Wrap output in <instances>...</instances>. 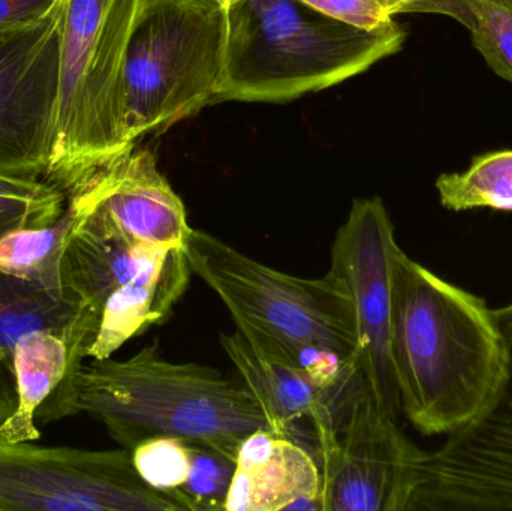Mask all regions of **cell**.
Segmentation results:
<instances>
[{
  "mask_svg": "<svg viewBox=\"0 0 512 511\" xmlns=\"http://www.w3.org/2000/svg\"><path fill=\"white\" fill-rule=\"evenodd\" d=\"M391 362L400 407L423 435L451 434L486 407L504 356L493 309L397 249Z\"/></svg>",
  "mask_w": 512,
  "mask_h": 511,
  "instance_id": "cell-1",
  "label": "cell"
},
{
  "mask_svg": "<svg viewBox=\"0 0 512 511\" xmlns=\"http://www.w3.org/2000/svg\"><path fill=\"white\" fill-rule=\"evenodd\" d=\"M192 270L183 248L164 249L105 303L87 357L104 360L123 344L170 317L188 290Z\"/></svg>",
  "mask_w": 512,
  "mask_h": 511,
  "instance_id": "cell-16",
  "label": "cell"
},
{
  "mask_svg": "<svg viewBox=\"0 0 512 511\" xmlns=\"http://www.w3.org/2000/svg\"><path fill=\"white\" fill-rule=\"evenodd\" d=\"M224 74L216 101L282 102L328 89L402 50L396 21L366 29L303 0L227 6Z\"/></svg>",
  "mask_w": 512,
  "mask_h": 511,
  "instance_id": "cell-4",
  "label": "cell"
},
{
  "mask_svg": "<svg viewBox=\"0 0 512 511\" xmlns=\"http://www.w3.org/2000/svg\"><path fill=\"white\" fill-rule=\"evenodd\" d=\"M66 5L62 0L36 23L0 30V176L47 177Z\"/></svg>",
  "mask_w": 512,
  "mask_h": 511,
  "instance_id": "cell-11",
  "label": "cell"
},
{
  "mask_svg": "<svg viewBox=\"0 0 512 511\" xmlns=\"http://www.w3.org/2000/svg\"><path fill=\"white\" fill-rule=\"evenodd\" d=\"M445 209L512 212V150L475 156L465 173L441 174L436 180Z\"/></svg>",
  "mask_w": 512,
  "mask_h": 511,
  "instance_id": "cell-20",
  "label": "cell"
},
{
  "mask_svg": "<svg viewBox=\"0 0 512 511\" xmlns=\"http://www.w3.org/2000/svg\"><path fill=\"white\" fill-rule=\"evenodd\" d=\"M86 413L131 452L158 435L213 447L236 461L243 441L268 429L242 383L198 363L165 359L158 342L126 360H93L62 381L39 422ZM270 431V429H268Z\"/></svg>",
  "mask_w": 512,
  "mask_h": 511,
  "instance_id": "cell-2",
  "label": "cell"
},
{
  "mask_svg": "<svg viewBox=\"0 0 512 511\" xmlns=\"http://www.w3.org/2000/svg\"><path fill=\"white\" fill-rule=\"evenodd\" d=\"M33 330H48L65 341L66 381L83 365L98 333V324L74 297L0 272V348L11 362L18 339Z\"/></svg>",
  "mask_w": 512,
  "mask_h": 511,
  "instance_id": "cell-17",
  "label": "cell"
},
{
  "mask_svg": "<svg viewBox=\"0 0 512 511\" xmlns=\"http://www.w3.org/2000/svg\"><path fill=\"white\" fill-rule=\"evenodd\" d=\"M227 32V6L218 0H144L123 69L131 146L216 101Z\"/></svg>",
  "mask_w": 512,
  "mask_h": 511,
  "instance_id": "cell-6",
  "label": "cell"
},
{
  "mask_svg": "<svg viewBox=\"0 0 512 511\" xmlns=\"http://www.w3.org/2000/svg\"><path fill=\"white\" fill-rule=\"evenodd\" d=\"M191 470L177 494L182 511L225 510L236 461L213 447L189 443Z\"/></svg>",
  "mask_w": 512,
  "mask_h": 511,
  "instance_id": "cell-22",
  "label": "cell"
},
{
  "mask_svg": "<svg viewBox=\"0 0 512 511\" xmlns=\"http://www.w3.org/2000/svg\"><path fill=\"white\" fill-rule=\"evenodd\" d=\"M399 248L384 201L358 198L337 231L330 266L351 303L358 386L394 420L402 413L390 351L393 260Z\"/></svg>",
  "mask_w": 512,
  "mask_h": 511,
  "instance_id": "cell-8",
  "label": "cell"
},
{
  "mask_svg": "<svg viewBox=\"0 0 512 511\" xmlns=\"http://www.w3.org/2000/svg\"><path fill=\"white\" fill-rule=\"evenodd\" d=\"M18 404L0 425V437L9 443L36 441V413L68 372V347L56 333L33 330L18 339L12 354Z\"/></svg>",
  "mask_w": 512,
  "mask_h": 511,
  "instance_id": "cell-18",
  "label": "cell"
},
{
  "mask_svg": "<svg viewBox=\"0 0 512 511\" xmlns=\"http://www.w3.org/2000/svg\"><path fill=\"white\" fill-rule=\"evenodd\" d=\"M17 404L14 368L8 354L0 348V425L14 413Z\"/></svg>",
  "mask_w": 512,
  "mask_h": 511,
  "instance_id": "cell-27",
  "label": "cell"
},
{
  "mask_svg": "<svg viewBox=\"0 0 512 511\" xmlns=\"http://www.w3.org/2000/svg\"><path fill=\"white\" fill-rule=\"evenodd\" d=\"M185 255L192 273L227 306L236 329L279 351L333 392L342 395L351 384L360 389L351 303L333 272L318 279L286 275L194 228Z\"/></svg>",
  "mask_w": 512,
  "mask_h": 511,
  "instance_id": "cell-3",
  "label": "cell"
},
{
  "mask_svg": "<svg viewBox=\"0 0 512 511\" xmlns=\"http://www.w3.org/2000/svg\"><path fill=\"white\" fill-rule=\"evenodd\" d=\"M144 0H68L50 168L66 198L134 149L123 122L126 50Z\"/></svg>",
  "mask_w": 512,
  "mask_h": 511,
  "instance_id": "cell-5",
  "label": "cell"
},
{
  "mask_svg": "<svg viewBox=\"0 0 512 511\" xmlns=\"http://www.w3.org/2000/svg\"><path fill=\"white\" fill-rule=\"evenodd\" d=\"M219 341L273 434L298 441L300 426L307 425L315 441L321 429L337 428L334 401L339 393L239 329Z\"/></svg>",
  "mask_w": 512,
  "mask_h": 511,
  "instance_id": "cell-13",
  "label": "cell"
},
{
  "mask_svg": "<svg viewBox=\"0 0 512 511\" xmlns=\"http://www.w3.org/2000/svg\"><path fill=\"white\" fill-rule=\"evenodd\" d=\"M501 380L486 407L424 456L412 510L512 511V303L493 309Z\"/></svg>",
  "mask_w": 512,
  "mask_h": 511,
  "instance_id": "cell-9",
  "label": "cell"
},
{
  "mask_svg": "<svg viewBox=\"0 0 512 511\" xmlns=\"http://www.w3.org/2000/svg\"><path fill=\"white\" fill-rule=\"evenodd\" d=\"M472 44L489 68L512 83V0L472 2Z\"/></svg>",
  "mask_w": 512,
  "mask_h": 511,
  "instance_id": "cell-24",
  "label": "cell"
},
{
  "mask_svg": "<svg viewBox=\"0 0 512 511\" xmlns=\"http://www.w3.org/2000/svg\"><path fill=\"white\" fill-rule=\"evenodd\" d=\"M68 201L77 206L78 218L63 252L60 281L63 291L81 303L99 329L111 294L131 281L164 248L137 245L81 198Z\"/></svg>",
  "mask_w": 512,
  "mask_h": 511,
  "instance_id": "cell-15",
  "label": "cell"
},
{
  "mask_svg": "<svg viewBox=\"0 0 512 511\" xmlns=\"http://www.w3.org/2000/svg\"><path fill=\"white\" fill-rule=\"evenodd\" d=\"M472 2L474 0H433L436 14L450 15L468 29H471L472 23H474L471 11Z\"/></svg>",
  "mask_w": 512,
  "mask_h": 511,
  "instance_id": "cell-28",
  "label": "cell"
},
{
  "mask_svg": "<svg viewBox=\"0 0 512 511\" xmlns=\"http://www.w3.org/2000/svg\"><path fill=\"white\" fill-rule=\"evenodd\" d=\"M0 511H180L135 471L129 450L42 447L0 437Z\"/></svg>",
  "mask_w": 512,
  "mask_h": 511,
  "instance_id": "cell-7",
  "label": "cell"
},
{
  "mask_svg": "<svg viewBox=\"0 0 512 511\" xmlns=\"http://www.w3.org/2000/svg\"><path fill=\"white\" fill-rule=\"evenodd\" d=\"M225 510L324 511L319 462L298 441L259 429L237 453Z\"/></svg>",
  "mask_w": 512,
  "mask_h": 511,
  "instance_id": "cell-14",
  "label": "cell"
},
{
  "mask_svg": "<svg viewBox=\"0 0 512 511\" xmlns=\"http://www.w3.org/2000/svg\"><path fill=\"white\" fill-rule=\"evenodd\" d=\"M218 2H221L222 5L228 6L231 5V3L236 2V0H218Z\"/></svg>",
  "mask_w": 512,
  "mask_h": 511,
  "instance_id": "cell-29",
  "label": "cell"
},
{
  "mask_svg": "<svg viewBox=\"0 0 512 511\" xmlns=\"http://www.w3.org/2000/svg\"><path fill=\"white\" fill-rule=\"evenodd\" d=\"M131 456L141 480L179 506L177 494L191 470L189 443L180 438L158 435L138 443L131 450ZM179 509L182 511V507Z\"/></svg>",
  "mask_w": 512,
  "mask_h": 511,
  "instance_id": "cell-23",
  "label": "cell"
},
{
  "mask_svg": "<svg viewBox=\"0 0 512 511\" xmlns=\"http://www.w3.org/2000/svg\"><path fill=\"white\" fill-rule=\"evenodd\" d=\"M68 198L44 180L0 176V240L12 231L56 224Z\"/></svg>",
  "mask_w": 512,
  "mask_h": 511,
  "instance_id": "cell-21",
  "label": "cell"
},
{
  "mask_svg": "<svg viewBox=\"0 0 512 511\" xmlns=\"http://www.w3.org/2000/svg\"><path fill=\"white\" fill-rule=\"evenodd\" d=\"M333 17L366 29H376L394 21L397 14H436L433 0H303Z\"/></svg>",
  "mask_w": 512,
  "mask_h": 511,
  "instance_id": "cell-25",
  "label": "cell"
},
{
  "mask_svg": "<svg viewBox=\"0 0 512 511\" xmlns=\"http://www.w3.org/2000/svg\"><path fill=\"white\" fill-rule=\"evenodd\" d=\"M77 218V206L68 201L62 218L56 224L23 228L3 237L0 240V272L65 293L60 281V266Z\"/></svg>",
  "mask_w": 512,
  "mask_h": 511,
  "instance_id": "cell-19",
  "label": "cell"
},
{
  "mask_svg": "<svg viewBox=\"0 0 512 511\" xmlns=\"http://www.w3.org/2000/svg\"><path fill=\"white\" fill-rule=\"evenodd\" d=\"M72 197L98 209L137 245L183 248L192 230L185 204L158 170L155 155L138 146L111 162Z\"/></svg>",
  "mask_w": 512,
  "mask_h": 511,
  "instance_id": "cell-12",
  "label": "cell"
},
{
  "mask_svg": "<svg viewBox=\"0 0 512 511\" xmlns=\"http://www.w3.org/2000/svg\"><path fill=\"white\" fill-rule=\"evenodd\" d=\"M59 2L62 0H0V30L36 23Z\"/></svg>",
  "mask_w": 512,
  "mask_h": 511,
  "instance_id": "cell-26",
  "label": "cell"
},
{
  "mask_svg": "<svg viewBox=\"0 0 512 511\" xmlns=\"http://www.w3.org/2000/svg\"><path fill=\"white\" fill-rule=\"evenodd\" d=\"M324 511H411L426 452L360 392L340 428L315 440Z\"/></svg>",
  "mask_w": 512,
  "mask_h": 511,
  "instance_id": "cell-10",
  "label": "cell"
}]
</instances>
